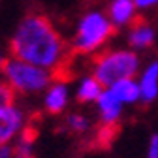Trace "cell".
Instances as JSON below:
<instances>
[{
    "label": "cell",
    "instance_id": "1",
    "mask_svg": "<svg viewBox=\"0 0 158 158\" xmlns=\"http://www.w3.org/2000/svg\"><path fill=\"white\" fill-rule=\"evenodd\" d=\"M10 53L53 72L55 79H60V72L68 68L72 58V47H68L51 19L42 13H30L21 19L10 42Z\"/></svg>",
    "mask_w": 158,
    "mask_h": 158
},
{
    "label": "cell",
    "instance_id": "3",
    "mask_svg": "<svg viewBox=\"0 0 158 158\" xmlns=\"http://www.w3.org/2000/svg\"><path fill=\"white\" fill-rule=\"evenodd\" d=\"M139 70V56L132 49H115L102 53L94 58V77L104 89L113 87L118 81L134 79Z\"/></svg>",
    "mask_w": 158,
    "mask_h": 158
},
{
    "label": "cell",
    "instance_id": "8",
    "mask_svg": "<svg viewBox=\"0 0 158 158\" xmlns=\"http://www.w3.org/2000/svg\"><path fill=\"white\" fill-rule=\"evenodd\" d=\"M156 40V32L154 28L149 25L147 19L137 17L135 21L130 25V32H128V44L132 49H149Z\"/></svg>",
    "mask_w": 158,
    "mask_h": 158
},
{
    "label": "cell",
    "instance_id": "13",
    "mask_svg": "<svg viewBox=\"0 0 158 158\" xmlns=\"http://www.w3.org/2000/svg\"><path fill=\"white\" fill-rule=\"evenodd\" d=\"M13 98H15V92H13L6 83H4V85H0V107L13 104Z\"/></svg>",
    "mask_w": 158,
    "mask_h": 158
},
{
    "label": "cell",
    "instance_id": "2",
    "mask_svg": "<svg viewBox=\"0 0 158 158\" xmlns=\"http://www.w3.org/2000/svg\"><path fill=\"white\" fill-rule=\"evenodd\" d=\"M2 75L6 79V85L17 92V94H36L49 89V85L55 81L53 72L34 66L30 62H25L21 58H8L2 66Z\"/></svg>",
    "mask_w": 158,
    "mask_h": 158
},
{
    "label": "cell",
    "instance_id": "17",
    "mask_svg": "<svg viewBox=\"0 0 158 158\" xmlns=\"http://www.w3.org/2000/svg\"><path fill=\"white\" fill-rule=\"evenodd\" d=\"M4 60H6V58L2 56V53H0V70H2V66H4Z\"/></svg>",
    "mask_w": 158,
    "mask_h": 158
},
{
    "label": "cell",
    "instance_id": "14",
    "mask_svg": "<svg viewBox=\"0 0 158 158\" xmlns=\"http://www.w3.org/2000/svg\"><path fill=\"white\" fill-rule=\"evenodd\" d=\"M0 158H28V156L21 154L15 145H4L0 147Z\"/></svg>",
    "mask_w": 158,
    "mask_h": 158
},
{
    "label": "cell",
    "instance_id": "7",
    "mask_svg": "<svg viewBox=\"0 0 158 158\" xmlns=\"http://www.w3.org/2000/svg\"><path fill=\"white\" fill-rule=\"evenodd\" d=\"M68 98H70V92H68V85L64 83V79H55L49 85L45 92V100H44L47 113L60 115L68 106Z\"/></svg>",
    "mask_w": 158,
    "mask_h": 158
},
{
    "label": "cell",
    "instance_id": "16",
    "mask_svg": "<svg viewBox=\"0 0 158 158\" xmlns=\"http://www.w3.org/2000/svg\"><path fill=\"white\" fill-rule=\"evenodd\" d=\"M137 10H149V8H154L158 6V0H134Z\"/></svg>",
    "mask_w": 158,
    "mask_h": 158
},
{
    "label": "cell",
    "instance_id": "9",
    "mask_svg": "<svg viewBox=\"0 0 158 158\" xmlns=\"http://www.w3.org/2000/svg\"><path fill=\"white\" fill-rule=\"evenodd\" d=\"M139 92H141V102L145 106L156 100V96H158V60L151 62L145 68L139 79Z\"/></svg>",
    "mask_w": 158,
    "mask_h": 158
},
{
    "label": "cell",
    "instance_id": "12",
    "mask_svg": "<svg viewBox=\"0 0 158 158\" xmlns=\"http://www.w3.org/2000/svg\"><path fill=\"white\" fill-rule=\"evenodd\" d=\"M66 124L72 132H77V134H83L90 128V121L85 117V115H79V113H72L68 118H66Z\"/></svg>",
    "mask_w": 158,
    "mask_h": 158
},
{
    "label": "cell",
    "instance_id": "4",
    "mask_svg": "<svg viewBox=\"0 0 158 158\" xmlns=\"http://www.w3.org/2000/svg\"><path fill=\"white\" fill-rule=\"evenodd\" d=\"M115 32H117V28L109 21L107 13L96 11V10L87 11L77 23L75 38L72 44V53L90 55L100 49L107 40H111Z\"/></svg>",
    "mask_w": 158,
    "mask_h": 158
},
{
    "label": "cell",
    "instance_id": "5",
    "mask_svg": "<svg viewBox=\"0 0 158 158\" xmlns=\"http://www.w3.org/2000/svg\"><path fill=\"white\" fill-rule=\"evenodd\" d=\"M25 130V113L15 104L0 107V147L10 145Z\"/></svg>",
    "mask_w": 158,
    "mask_h": 158
},
{
    "label": "cell",
    "instance_id": "6",
    "mask_svg": "<svg viewBox=\"0 0 158 158\" xmlns=\"http://www.w3.org/2000/svg\"><path fill=\"white\" fill-rule=\"evenodd\" d=\"M107 17L115 28L128 27L137 19V6L134 0H111L107 6Z\"/></svg>",
    "mask_w": 158,
    "mask_h": 158
},
{
    "label": "cell",
    "instance_id": "15",
    "mask_svg": "<svg viewBox=\"0 0 158 158\" xmlns=\"http://www.w3.org/2000/svg\"><path fill=\"white\" fill-rule=\"evenodd\" d=\"M147 158H158V134H154L151 137V143H149V154Z\"/></svg>",
    "mask_w": 158,
    "mask_h": 158
},
{
    "label": "cell",
    "instance_id": "11",
    "mask_svg": "<svg viewBox=\"0 0 158 158\" xmlns=\"http://www.w3.org/2000/svg\"><path fill=\"white\" fill-rule=\"evenodd\" d=\"M102 92H104V87L100 85V81H98L94 75H89V77H83L81 83H79V89H77V100L83 102V104L98 102V98H100Z\"/></svg>",
    "mask_w": 158,
    "mask_h": 158
},
{
    "label": "cell",
    "instance_id": "10",
    "mask_svg": "<svg viewBox=\"0 0 158 158\" xmlns=\"http://www.w3.org/2000/svg\"><path fill=\"white\" fill-rule=\"evenodd\" d=\"M117 98L121 100L124 106L126 104H135L141 100V92H139V83H135L134 79H124V81H118L113 87H109Z\"/></svg>",
    "mask_w": 158,
    "mask_h": 158
}]
</instances>
